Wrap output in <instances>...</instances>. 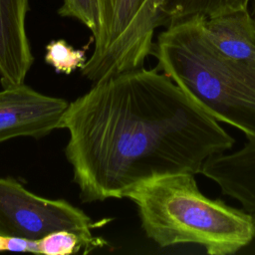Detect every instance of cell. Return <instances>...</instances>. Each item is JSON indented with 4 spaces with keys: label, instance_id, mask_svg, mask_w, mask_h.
<instances>
[{
    "label": "cell",
    "instance_id": "obj_1",
    "mask_svg": "<svg viewBox=\"0 0 255 255\" xmlns=\"http://www.w3.org/2000/svg\"><path fill=\"white\" fill-rule=\"evenodd\" d=\"M62 128L84 202L123 198L154 175L201 172L235 139L157 68L123 72L69 104Z\"/></svg>",
    "mask_w": 255,
    "mask_h": 255
},
{
    "label": "cell",
    "instance_id": "obj_2",
    "mask_svg": "<svg viewBox=\"0 0 255 255\" xmlns=\"http://www.w3.org/2000/svg\"><path fill=\"white\" fill-rule=\"evenodd\" d=\"M203 15L174 22L158 36L157 69L217 122L255 140V60L222 54L205 31Z\"/></svg>",
    "mask_w": 255,
    "mask_h": 255
},
{
    "label": "cell",
    "instance_id": "obj_3",
    "mask_svg": "<svg viewBox=\"0 0 255 255\" xmlns=\"http://www.w3.org/2000/svg\"><path fill=\"white\" fill-rule=\"evenodd\" d=\"M195 174L169 172L127 191L145 235L159 247L197 244L209 255L234 254L255 238V221L243 208L205 196Z\"/></svg>",
    "mask_w": 255,
    "mask_h": 255
},
{
    "label": "cell",
    "instance_id": "obj_4",
    "mask_svg": "<svg viewBox=\"0 0 255 255\" xmlns=\"http://www.w3.org/2000/svg\"><path fill=\"white\" fill-rule=\"evenodd\" d=\"M100 21L94 52L81 69L93 83L143 67L159 27L155 0H98Z\"/></svg>",
    "mask_w": 255,
    "mask_h": 255
},
{
    "label": "cell",
    "instance_id": "obj_5",
    "mask_svg": "<svg viewBox=\"0 0 255 255\" xmlns=\"http://www.w3.org/2000/svg\"><path fill=\"white\" fill-rule=\"evenodd\" d=\"M92 219L64 199L39 196L11 177L0 178V234L40 240L57 230L78 233L90 251L100 245Z\"/></svg>",
    "mask_w": 255,
    "mask_h": 255
},
{
    "label": "cell",
    "instance_id": "obj_6",
    "mask_svg": "<svg viewBox=\"0 0 255 255\" xmlns=\"http://www.w3.org/2000/svg\"><path fill=\"white\" fill-rule=\"evenodd\" d=\"M66 100L39 93L22 84L0 91V143L10 138H40L62 128Z\"/></svg>",
    "mask_w": 255,
    "mask_h": 255
},
{
    "label": "cell",
    "instance_id": "obj_7",
    "mask_svg": "<svg viewBox=\"0 0 255 255\" xmlns=\"http://www.w3.org/2000/svg\"><path fill=\"white\" fill-rule=\"evenodd\" d=\"M29 0H0V78L3 88L24 84L33 64L26 32Z\"/></svg>",
    "mask_w": 255,
    "mask_h": 255
},
{
    "label": "cell",
    "instance_id": "obj_8",
    "mask_svg": "<svg viewBox=\"0 0 255 255\" xmlns=\"http://www.w3.org/2000/svg\"><path fill=\"white\" fill-rule=\"evenodd\" d=\"M200 173L238 201L255 221V140L246 141L235 151L212 155Z\"/></svg>",
    "mask_w": 255,
    "mask_h": 255
},
{
    "label": "cell",
    "instance_id": "obj_9",
    "mask_svg": "<svg viewBox=\"0 0 255 255\" xmlns=\"http://www.w3.org/2000/svg\"><path fill=\"white\" fill-rule=\"evenodd\" d=\"M204 26L222 54L235 60H255V23L248 8L206 18Z\"/></svg>",
    "mask_w": 255,
    "mask_h": 255
},
{
    "label": "cell",
    "instance_id": "obj_10",
    "mask_svg": "<svg viewBox=\"0 0 255 255\" xmlns=\"http://www.w3.org/2000/svg\"><path fill=\"white\" fill-rule=\"evenodd\" d=\"M250 0H155L159 27L193 15L206 18L248 8Z\"/></svg>",
    "mask_w": 255,
    "mask_h": 255
},
{
    "label": "cell",
    "instance_id": "obj_11",
    "mask_svg": "<svg viewBox=\"0 0 255 255\" xmlns=\"http://www.w3.org/2000/svg\"><path fill=\"white\" fill-rule=\"evenodd\" d=\"M46 51L45 62L58 73L69 75L76 69H82L87 62L86 49H75L63 39L51 41Z\"/></svg>",
    "mask_w": 255,
    "mask_h": 255
},
{
    "label": "cell",
    "instance_id": "obj_12",
    "mask_svg": "<svg viewBox=\"0 0 255 255\" xmlns=\"http://www.w3.org/2000/svg\"><path fill=\"white\" fill-rule=\"evenodd\" d=\"M39 254L45 255H69L79 252L81 249L90 251L86 241L76 232L70 230L53 231L38 240Z\"/></svg>",
    "mask_w": 255,
    "mask_h": 255
},
{
    "label": "cell",
    "instance_id": "obj_13",
    "mask_svg": "<svg viewBox=\"0 0 255 255\" xmlns=\"http://www.w3.org/2000/svg\"><path fill=\"white\" fill-rule=\"evenodd\" d=\"M58 14L77 19L90 29L93 35L98 30L100 21L98 0H63Z\"/></svg>",
    "mask_w": 255,
    "mask_h": 255
},
{
    "label": "cell",
    "instance_id": "obj_14",
    "mask_svg": "<svg viewBox=\"0 0 255 255\" xmlns=\"http://www.w3.org/2000/svg\"><path fill=\"white\" fill-rule=\"evenodd\" d=\"M0 251L30 252L39 254L38 240L0 234Z\"/></svg>",
    "mask_w": 255,
    "mask_h": 255
},
{
    "label": "cell",
    "instance_id": "obj_15",
    "mask_svg": "<svg viewBox=\"0 0 255 255\" xmlns=\"http://www.w3.org/2000/svg\"><path fill=\"white\" fill-rule=\"evenodd\" d=\"M253 20H254V23H255V7H254V17H253Z\"/></svg>",
    "mask_w": 255,
    "mask_h": 255
}]
</instances>
